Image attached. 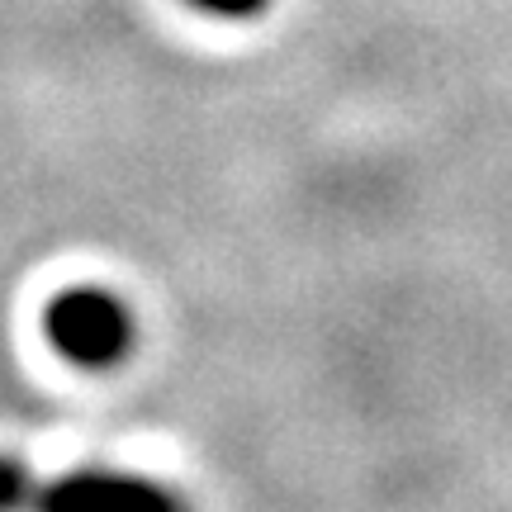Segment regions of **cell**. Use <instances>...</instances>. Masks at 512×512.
Returning a JSON list of instances; mask_svg holds the SVG:
<instances>
[{
	"label": "cell",
	"mask_w": 512,
	"mask_h": 512,
	"mask_svg": "<svg viewBox=\"0 0 512 512\" xmlns=\"http://www.w3.org/2000/svg\"><path fill=\"white\" fill-rule=\"evenodd\" d=\"M190 5L214 19H256L271 10V0H190Z\"/></svg>",
	"instance_id": "cell-3"
},
{
	"label": "cell",
	"mask_w": 512,
	"mask_h": 512,
	"mask_svg": "<svg viewBox=\"0 0 512 512\" xmlns=\"http://www.w3.org/2000/svg\"><path fill=\"white\" fill-rule=\"evenodd\" d=\"M0 512H190L171 484L124 470H76L38 479L0 456Z\"/></svg>",
	"instance_id": "cell-1"
},
{
	"label": "cell",
	"mask_w": 512,
	"mask_h": 512,
	"mask_svg": "<svg viewBox=\"0 0 512 512\" xmlns=\"http://www.w3.org/2000/svg\"><path fill=\"white\" fill-rule=\"evenodd\" d=\"M48 337L53 347L86 370H110L133 351V313L119 294L81 285V290H62L48 304Z\"/></svg>",
	"instance_id": "cell-2"
}]
</instances>
